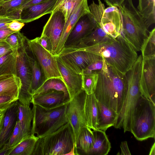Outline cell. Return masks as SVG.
<instances>
[{"label":"cell","mask_w":155,"mask_h":155,"mask_svg":"<svg viewBox=\"0 0 155 155\" xmlns=\"http://www.w3.org/2000/svg\"><path fill=\"white\" fill-rule=\"evenodd\" d=\"M57 60L63 81L67 88L71 100L83 90L82 74L73 71L58 55L57 56Z\"/></svg>","instance_id":"2e32d148"},{"label":"cell","mask_w":155,"mask_h":155,"mask_svg":"<svg viewBox=\"0 0 155 155\" xmlns=\"http://www.w3.org/2000/svg\"><path fill=\"white\" fill-rule=\"evenodd\" d=\"M122 18L121 35L137 51L148 37V28L132 0H125L117 7Z\"/></svg>","instance_id":"277c9868"},{"label":"cell","mask_w":155,"mask_h":155,"mask_svg":"<svg viewBox=\"0 0 155 155\" xmlns=\"http://www.w3.org/2000/svg\"><path fill=\"white\" fill-rule=\"evenodd\" d=\"M1 0H0V2H1Z\"/></svg>","instance_id":"f5cc1de1"},{"label":"cell","mask_w":155,"mask_h":155,"mask_svg":"<svg viewBox=\"0 0 155 155\" xmlns=\"http://www.w3.org/2000/svg\"><path fill=\"white\" fill-rule=\"evenodd\" d=\"M72 127L68 122L38 140L32 155H67L75 146Z\"/></svg>","instance_id":"5b68a950"},{"label":"cell","mask_w":155,"mask_h":155,"mask_svg":"<svg viewBox=\"0 0 155 155\" xmlns=\"http://www.w3.org/2000/svg\"><path fill=\"white\" fill-rule=\"evenodd\" d=\"M94 143L93 148L88 155H106L111 148L105 132L99 129L93 130Z\"/></svg>","instance_id":"484cf974"},{"label":"cell","mask_w":155,"mask_h":155,"mask_svg":"<svg viewBox=\"0 0 155 155\" xmlns=\"http://www.w3.org/2000/svg\"><path fill=\"white\" fill-rule=\"evenodd\" d=\"M68 103L50 109L33 104L31 134L42 137L56 131L68 123L65 111Z\"/></svg>","instance_id":"8992f818"},{"label":"cell","mask_w":155,"mask_h":155,"mask_svg":"<svg viewBox=\"0 0 155 155\" xmlns=\"http://www.w3.org/2000/svg\"><path fill=\"white\" fill-rule=\"evenodd\" d=\"M94 140L91 129L87 127H83L75 143L76 155H88L93 148Z\"/></svg>","instance_id":"603a6c76"},{"label":"cell","mask_w":155,"mask_h":155,"mask_svg":"<svg viewBox=\"0 0 155 155\" xmlns=\"http://www.w3.org/2000/svg\"><path fill=\"white\" fill-rule=\"evenodd\" d=\"M104 63V59L103 58L96 60L91 63L83 71L82 74L91 73H99L102 69Z\"/></svg>","instance_id":"74e56055"},{"label":"cell","mask_w":155,"mask_h":155,"mask_svg":"<svg viewBox=\"0 0 155 155\" xmlns=\"http://www.w3.org/2000/svg\"><path fill=\"white\" fill-rule=\"evenodd\" d=\"M25 137L18 120L12 134L7 143L10 147H14Z\"/></svg>","instance_id":"8d00e7d4"},{"label":"cell","mask_w":155,"mask_h":155,"mask_svg":"<svg viewBox=\"0 0 155 155\" xmlns=\"http://www.w3.org/2000/svg\"><path fill=\"white\" fill-rule=\"evenodd\" d=\"M58 56L73 71L81 74L83 71L91 63L102 58L97 55L83 51L63 50Z\"/></svg>","instance_id":"4fadbf2b"},{"label":"cell","mask_w":155,"mask_h":155,"mask_svg":"<svg viewBox=\"0 0 155 155\" xmlns=\"http://www.w3.org/2000/svg\"><path fill=\"white\" fill-rule=\"evenodd\" d=\"M142 66V58L138 57L131 68L125 74L127 84L126 99L114 127H122L124 133L130 131L134 108L141 96L139 82Z\"/></svg>","instance_id":"3957f363"},{"label":"cell","mask_w":155,"mask_h":155,"mask_svg":"<svg viewBox=\"0 0 155 155\" xmlns=\"http://www.w3.org/2000/svg\"><path fill=\"white\" fill-rule=\"evenodd\" d=\"M18 120L25 136L26 137L31 134L32 110L30 106L21 104L18 102Z\"/></svg>","instance_id":"4316f807"},{"label":"cell","mask_w":155,"mask_h":155,"mask_svg":"<svg viewBox=\"0 0 155 155\" xmlns=\"http://www.w3.org/2000/svg\"><path fill=\"white\" fill-rule=\"evenodd\" d=\"M31 53L30 55L28 51L27 46L26 56L31 73L30 93L32 96L34 92L41 87L45 81V79L41 66L31 52Z\"/></svg>","instance_id":"7402d4cb"},{"label":"cell","mask_w":155,"mask_h":155,"mask_svg":"<svg viewBox=\"0 0 155 155\" xmlns=\"http://www.w3.org/2000/svg\"><path fill=\"white\" fill-rule=\"evenodd\" d=\"M18 101H15L6 111L0 129V149L8 141L18 120Z\"/></svg>","instance_id":"ffe728a7"},{"label":"cell","mask_w":155,"mask_h":155,"mask_svg":"<svg viewBox=\"0 0 155 155\" xmlns=\"http://www.w3.org/2000/svg\"><path fill=\"white\" fill-rule=\"evenodd\" d=\"M18 51H12L0 57V75L15 74L17 75Z\"/></svg>","instance_id":"f546056e"},{"label":"cell","mask_w":155,"mask_h":155,"mask_svg":"<svg viewBox=\"0 0 155 155\" xmlns=\"http://www.w3.org/2000/svg\"><path fill=\"white\" fill-rule=\"evenodd\" d=\"M120 147L121 150V155H131L127 141L121 142Z\"/></svg>","instance_id":"f6af8a7d"},{"label":"cell","mask_w":155,"mask_h":155,"mask_svg":"<svg viewBox=\"0 0 155 155\" xmlns=\"http://www.w3.org/2000/svg\"><path fill=\"white\" fill-rule=\"evenodd\" d=\"M150 155H155V142L153 145L149 154Z\"/></svg>","instance_id":"681fc988"},{"label":"cell","mask_w":155,"mask_h":155,"mask_svg":"<svg viewBox=\"0 0 155 155\" xmlns=\"http://www.w3.org/2000/svg\"><path fill=\"white\" fill-rule=\"evenodd\" d=\"M25 23L14 20L7 25L8 28L14 31H19L25 25Z\"/></svg>","instance_id":"ab89813d"},{"label":"cell","mask_w":155,"mask_h":155,"mask_svg":"<svg viewBox=\"0 0 155 155\" xmlns=\"http://www.w3.org/2000/svg\"><path fill=\"white\" fill-rule=\"evenodd\" d=\"M12 51V48L5 40L0 41V57Z\"/></svg>","instance_id":"60d3db41"},{"label":"cell","mask_w":155,"mask_h":155,"mask_svg":"<svg viewBox=\"0 0 155 155\" xmlns=\"http://www.w3.org/2000/svg\"><path fill=\"white\" fill-rule=\"evenodd\" d=\"M11 0H1V2H5L8 1H9Z\"/></svg>","instance_id":"816d5d0a"},{"label":"cell","mask_w":155,"mask_h":155,"mask_svg":"<svg viewBox=\"0 0 155 155\" xmlns=\"http://www.w3.org/2000/svg\"><path fill=\"white\" fill-rule=\"evenodd\" d=\"M130 131L139 141L155 137V104L142 95L134 110Z\"/></svg>","instance_id":"52a82bcc"},{"label":"cell","mask_w":155,"mask_h":155,"mask_svg":"<svg viewBox=\"0 0 155 155\" xmlns=\"http://www.w3.org/2000/svg\"><path fill=\"white\" fill-rule=\"evenodd\" d=\"M39 138L32 134L26 137L14 148L8 155H32Z\"/></svg>","instance_id":"83f0119b"},{"label":"cell","mask_w":155,"mask_h":155,"mask_svg":"<svg viewBox=\"0 0 155 155\" xmlns=\"http://www.w3.org/2000/svg\"><path fill=\"white\" fill-rule=\"evenodd\" d=\"M26 42L28 50L41 66L45 81L52 78H58L63 81L58 64L57 56L46 50L35 38L30 40L26 37Z\"/></svg>","instance_id":"9c48e42d"},{"label":"cell","mask_w":155,"mask_h":155,"mask_svg":"<svg viewBox=\"0 0 155 155\" xmlns=\"http://www.w3.org/2000/svg\"><path fill=\"white\" fill-rule=\"evenodd\" d=\"M84 110L87 126L93 130L97 129L98 111V102L93 93L87 95Z\"/></svg>","instance_id":"cb8c5ba5"},{"label":"cell","mask_w":155,"mask_h":155,"mask_svg":"<svg viewBox=\"0 0 155 155\" xmlns=\"http://www.w3.org/2000/svg\"><path fill=\"white\" fill-rule=\"evenodd\" d=\"M138 10L148 28L155 22V0H138Z\"/></svg>","instance_id":"f1b7e54d"},{"label":"cell","mask_w":155,"mask_h":155,"mask_svg":"<svg viewBox=\"0 0 155 155\" xmlns=\"http://www.w3.org/2000/svg\"><path fill=\"white\" fill-rule=\"evenodd\" d=\"M15 32L8 28H0V41L5 40L9 35Z\"/></svg>","instance_id":"ee69618b"},{"label":"cell","mask_w":155,"mask_h":155,"mask_svg":"<svg viewBox=\"0 0 155 155\" xmlns=\"http://www.w3.org/2000/svg\"><path fill=\"white\" fill-rule=\"evenodd\" d=\"M26 38L20 31H15L9 35L5 41L12 48L13 51H17L26 44Z\"/></svg>","instance_id":"d590c367"},{"label":"cell","mask_w":155,"mask_h":155,"mask_svg":"<svg viewBox=\"0 0 155 155\" xmlns=\"http://www.w3.org/2000/svg\"><path fill=\"white\" fill-rule=\"evenodd\" d=\"M21 85L20 78L16 75H0V96H8L18 100Z\"/></svg>","instance_id":"44dd1931"},{"label":"cell","mask_w":155,"mask_h":155,"mask_svg":"<svg viewBox=\"0 0 155 155\" xmlns=\"http://www.w3.org/2000/svg\"><path fill=\"white\" fill-rule=\"evenodd\" d=\"M64 50L83 51L97 55L102 57L107 64L124 74L131 68L138 56L137 51L121 34L116 38L109 36L93 45Z\"/></svg>","instance_id":"6da1fadb"},{"label":"cell","mask_w":155,"mask_h":155,"mask_svg":"<svg viewBox=\"0 0 155 155\" xmlns=\"http://www.w3.org/2000/svg\"><path fill=\"white\" fill-rule=\"evenodd\" d=\"M143 59L155 57V28L149 32L141 48Z\"/></svg>","instance_id":"836d02e7"},{"label":"cell","mask_w":155,"mask_h":155,"mask_svg":"<svg viewBox=\"0 0 155 155\" xmlns=\"http://www.w3.org/2000/svg\"><path fill=\"white\" fill-rule=\"evenodd\" d=\"M139 87L141 95L155 104V57L142 58Z\"/></svg>","instance_id":"7c38bea8"},{"label":"cell","mask_w":155,"mask_h":155,"mask_svg":"<svg viewBox=\"0 0 155 155\" xmlns=\"http://www.w3.org/2000/svg\"><path fill=\"white\" fill-rule=\"evenodd\" d=\"M13 20L11 18L4 15H0V28H7L8 24Z\"/></svg>","instance_id":"b9f144b4"},{"label":"cell","mask_w":155,"mask_h":155,"mask_svg":"<svg viewBox=\"0 0 155 155\" xmlns=\"http://www.w3.org/2000/svg\"><path fill=\"white\" fill-rule=\"evenodd\" d=\"M26 44L18 51L17 63V76L20 78L21 86L18 101L20 104L30 106L32 97L30 93L31 73L26 56Z\"/></svg>","instance_id":"30bf717a"},{"label":"cell","mask_w":155,"mask_h":155,"mask_svg":"<svg viewBox=\"0 0 155 155\" xmlns=\"http://www.w3.org/2000/svg\"><path fill=\"white\" fill-rule=\"evenodd\" d=\"M4 117V115L0 118V129L1 128L2 124Z\"/></svg>","instance_id":"f907efd6"},{"label":"cell","mask_w":155,"mask_h":155,"mask_svg":"<svg viewBox=\"0 0 155 155\" xmlns=\"http://www.w3.org/2000/svg\"><path fill=\"white\" fill-rule=\"evenodd\" d=\"M57 0H48L44 2L23 8L18 21L28 23L38 19L43 15L51 14Z\"/></svg>","instance_id":"ac0fdd59"},{"label":"cell","mask_w":155,"mask_h":155,"mask_svg":"<svg viewBox=\"0 0 155 155\" xmlns=\"http://www.w3.org/2000/svg\"><path fill=\"white\" fill-rule=\"evenodd\" d=\"M97 26L96 22L91 12L82 15L68 36L64 48L76 46Z\"/></svg>","instance_id":"5bb4252c"},{"label":"cell","mask_w":155,"mask_h":155,"mask_svg":"<svg viewBox=\"0 0 155 155\" xmlns=\"http://www.w3.org/2000/svg\"><path fill=\"white\" fill-rule=\"evenodd\" d=\"M70 100L63 91H53L33 96L31 103L50 109L63 105Z\"/></svg>","instance_id":"d6986e66"},{"label":"cell","mask_w":155,"mask_h":155,"mask_svg":"<svg viewBox=\"0 0 155 155\" xmlns=\"http://www.w3.org/2000/svg\"><path fill=\"white\" fill-rule=\"evenodd\" d=\"M15 147H11L7 143L0 149V155H8Z\"/></svg>","instance_id":"7dc6e473"},{"label":"cell","mask_w":155,"mask_h":155,"mask_svg":"<svg viewBox=\"0 0 155 155\" xmlns=\"http://www.w3.org/2000/svg\"><path fill=\"white\" fill-rule=\"evenodd\" d=\"M98 116L97 129L105 132L110 127L114 126L118 114L113 109L97 101Z\"/></svg>","instance_id":"d4e9b609"},{"label":"cell","mask_w":155,"mask_h":155,"mask_svg":"<svg viewBox=\"0 0 155 155\" xmlns=\"http://www.w3.org/2000/svg\"><path fill=\"white\" fill-rule=\"evenodd\" d=\"M82 76V89L87 94L93 93L97 84L98 73H83Z\"/></svg>","instance_id":"e575fe53"},{"label":"cell","mask_w":155,"mask_h":155,"mask_svg":"<svg viewBox=\"0 0 155 155\" xmlns=\"http://www.w3.org/2000/svg\"><path fill=\"white\" fill-rule=\"evenodd\" d=\"M87 95L82 90L70 100L66 108V117L68 123L72 127L75 143L81 129L87 127L84 110Z\"/></svg>","instance_id":"8fae6325"},{"label":"cell","mask_w":155,"mask_h":155,"mask_svg":"<svg viewBox=\"0 0 155 155\" xmlns=\"http://www.w3.org/2000/svg\"><path fill=\"white\" fill-rule=\"evenodd\" d=\"M98 4L93 1L89 6L91 12L97 25L108 35L116 38L121 34L123 21L121 13L116 6H109L105 8L101 0Z\"/></svg>","instance_id":"ba28073f"},{"label":"cell","mask_w":155,"mask_h":155,"mask_svg":"<svg viewBox=\"0 0 155 155\" xmlns=\"http://www.w3.org/2000/svg\"><path fill=\"white\" fill-rule=\"evenodd\" d=\"M14 102L0 105V118L5 115L7 110L12 105Z\"/></svg>","instance_id":"c3c4849f"},{"label":"cell","mask_w":155,"mask_h":155,"mask_svg":"<svg viewBox=\"0 0 155 155\" xmlns=\"http://www.w3.org/2000/svg\"><path fill=\"white\" fill-rule=\"evenodd\" d=\"M127 89L125 74L107 64L104 60L93 93L96 99L114 110L118 115L125 101Z\"/></svg>","instance_id":"7a4b0ae2"},{"label":"cell","mask_w":155,"mask_h":155,"mask_svg":"<svg viewBox=\"0 0 155 155\" xmlns=\"http://www.w3.org/2000/svg\"><path fill=\"white\" fill-rule=\"evenodd\" d=\"M53 91H63L67 97L70 98L65 84L61 79L58 78H52L46 80L41 87L34 92L32 96Z\"/></svg>","instance_id":"4dcf8cb0"},{"label":"cell","mask_w":155,"mask_h":155,"mask_svg":"<svg viewBox=\"0 0 155 155\" xmlns=\"http://www.w3.org/2000/svg\"><path fill=\"white\" fill-rule=\"evenodd\" d=\"M35 40L44 48L51 54L52 47L50 39L47 37L41 35L35 38Z\"/></svg>","instance_id":"f35d334b"},{"label":"cell","mask_w":155,"mask_h":155,"mask_svg":"<svg viewBox=\"0 0 155 155\" xmlns=\"http://www.w3.org/2000/svg\"><path fill=\"white\" fill-rule=\"evenodd\" d=\"M107 5L109 6L118 7L125 0H104Z\"/></svg>","instance_id":"bcb514c9"},{"label":"cell","mask_w":155,"mask_h":155,"mask_svg":"<svg viewBox=\"0 0 155 155\" xmlns=\"http://www.w3.org/2000/svg\"><path fill=\"white\" fill-rule=\"evenodd\" d=\"M87 0H82L78 5L66 22L59 42L56 49V54L63 50L68 36L79 18L84 14L90 12Z\"/></svg>","instance_id":"e0dca14e"},{"label":"cell","mask_w":155,"mask_h":155,"mask_svg":"<svg viewBox=\"0 0 155 155\" xmlns=\"http://www.w3.org/2000/svg\"><path fill=\"white\" fill-rule=\"evenodd\" d=\"M65 23V17L59 11L51 14L43 27L41 34L50 40L52 47L51 54L57 56L56 49Z\"/></svg>","instance_id":"9a60e30c"},{"label":"cell","mask_w":155,"mask_h":155,"mask_svg":"<svg viewBox=\"0 0 155 155\" xmlns=\"http://www.w3.org/2000/svg\"><path fill=\"white\" fill-rule=\"evenodd\" d=\"M82 0H57L52 13L57 11L62 12L65 17L66 22L70 15Z\"/></svg>","instance_id":"d6a6232c"},{"label":"cell","mask_w":155,"mask_h":155,"mask_svg":"<svg viewBox=\"0 0 155 155\" xmlns=\"http://www.w3.org/2000/svg\"><path fill=\"white\" fill-rule=\"evenodd\" d=\"M109 36L102 28L97 25L90 34L82 39L77 45L73 48H82L93 45L103 41Z\"/></svg>","instance_id":"1f68e13d"},{"label":"cell","mask_w":155,"mask_h":155,"mask_svg":"<svg viewBox=\"0 0 155 155\" xmlns=\"http://www.w3.org/2000/svg\"><path fill=\"white\" fill-rule=\"evenodd\" d=\"M18 100L8 96H0V105L12 103Z\"/></svg>","instance_id":"7bdbcfd3"}]
</instances>
